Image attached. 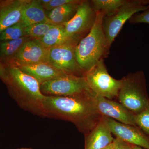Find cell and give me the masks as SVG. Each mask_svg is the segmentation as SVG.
Instances as JSON below:
<instances>
[{"label": "cell", "mask_w": 149, "mask_h": 149, "mask_svg": "<svg viewBox=\"0 0 149 149\" xmlns=\"http://www.w3.org/2000/svg\"><path fill=\"white\" fill-rule=\"evenodd\" d=\"M122 80L118 101L136 115L146 109L149 104L145 73L143 71L129 73Z\"/></svg>", "instance_id": "277c9868"}, {"label": "cell", "mask_w": 149, "mask_h": 149, "mask_svg": "<svg viewBox=\"0 0 149 149\" xmlns=\"http://www.w3.org/2000/svg\"><path fill=\"white\" fill-rule=\"evenodd\" d=\"M39 40L46 47L52 48L65 44H78L81 39L70 37L63 25L55 24L44 37Z\"/></svg>", "instance_id": "e0dca14e"}, {"label": "cell", "mask_w": 149, "mask_h": 149, "mask_svg": "<svg viewBox=\"0 0 149 149\" xmlns=\"http://www.w3.org/2000/svg\"><path fill=\"white\" fill-rule=\"evenodd\" d=\"M94 100L97 109L102 116L111 118L124 124L136 126V115L118 102L105 98L96 94Z\"/></svg>", "instance_id": "7c38bea8"}, {"label": "cell", "mask_w": 149, "mask_h": 149, "mask_svg": "<svg viewBox=\"0 0 149 149\" xmlns=\"http://www.w3.org/2000/svg\"><path fill=\"white\" fill-rule=\"evenodd\" d=\"M29 0H0V34L20 21L22 11Z\"/></svg>", "instance_id": "4fadbf2b"}, {"label": "cell", "mask_w": 149, "mask_h": 149, "mask_svg": "<svg viewBox=\"0 0 149 149\" xmlns=\"http://www.w3.org/2000/svg\"><path fill=\"white\" fill-rule=\"evenodd\" d=\"M128 0H92V8L95 12H102L104 17L113 15Z\"/></svg>", "instance_id": "ffe728a7"}, {"label": "cell", "mask_w": 149, "mask_h": 149, "mask_svg": "<svg viewBox=\"0 0 149 149\" xmlns=\"http://www.w3.org/2000/svg\"><path fill=\"white\" fill-rule=\"evenodd\" d=\"M0 79L5 84L8 85L10 82L9 74L5 65L0 60Z\"/></svg>", "instance_id": "484cf974"}, {"label": "cell", "mask_w": 149, "mask_h": 149, "mask_svg": "<svg viewBox=\"0 0 149 149\" xmlns=\"http://www.w3.org/2000/svg\"><path fill=\"white\" fill-rule=\"evenodd\" d=\"M136 126L149 138V104L146 109L135 117Z\"/></svg>", "instance_id": "603a6c76"}, {"label": "cell", "mask_w": 149, "mask_h": 149, "mask_svg": "<svg viewBox=\"0 0 149 149\" xmlns=\"http://www.w3.org/2000/svg\"><path fill=\"white\" fill-rule=\"evenodd\" d=\"M149 4V0H129L113 15L104 17L103 27L109 47L125 22L137 13L145 10Z\"/></svg>", "instance_id": "52a82bcc"}, {"label": "cell", "mask_w": 149, "mask_h": 149, "mask_svg": "<svg viewBox=\"0 0 149 149\" xmlns=\"http://www.w3.org/2000/svg\"><path fill=\"white\" fill-rule=\"evenodd\" d=\"M75 0H51L47 4L42 6L45 10L51 11L60 6L73 2Z\"/></svg>", "instance_id": "d4e9b609"}, {"label": "cell", "mask_w": 149, "mask_h": 149, "mask_svg": "<svg viewBox=\"0 0 149 149\" xmlns=\"http://www.w3.org/2000/svg\"><path fill=\"white\" fill-rule=\"evenodd\" d=\"M113 149H133L131 144L120 140V139L114 138L113 141Z\"/></svg>", "instance_id": "4316f807"}, {"label": "cell", "mask_w": 149, "mask_h": 149, "mask_svg": "<svg viewBox=\"0 0 149 149\" xmlns=\"http://www.w3.org/2000/svg\"><path fill=\"white\" fill-rule=\"evenodd\" d=\"M132 24L147 23L149 24V4L145 10L141 13L136 14L129 20Z\"/></svg>", "instance_id": "cb8c5ba5"}, {"label": "cell", "mask_w": 149, "mask_h": 149, "mask_svg": "<svg viewBox=\"0 0 149 149\" xmlns=\"http://www.w3.org/2000/svg\"><path fill=\"white\" fill-rule=\"evenodd\" d=\"M108 125L101 120L91 132L85 136V149H104L113 142V138Z\"/></svg>", "instance_id": "5bb4252c"}, {"label": "cell", "mask_w": 149, "mask_h": 149, "mask_svg": "<svg viewBox=\"0 0 149 149\" xmlns=\"http://www.w3.org/2000/svg\"><path fill=\"white\" fill-rule=\"evenodd\" d=\"M25 27L21 21L8 27L0 34V42L4 41L18 40L27 36L25 34Z\"/></svg>", "instance_id": "7402d4cb"}, {"label": "cell", "mask_w": 149, "mask_h": 149, "mask_svg": "<svg viewBox=\"0 0 149 149\" xmlns=\"http://www.w3.org/2000/svg\"><path fill=\"white\" fill-rule=\"evenodd\" d=\"M15 149H33L30 148H26V147H23V148H19Z\"/></svg>", "instance_id": "f546056e"}, {"label": "cell", "mask_w": 149, "mask_h": 149, "mask_svg": "<svg viewBox=\"0 0 149 149\" xmlns=\"http://www.w3.org/2000/svg\"><path fill=\"white\" fill-rule=\"evenodd\" d=\"M20 21L26 28L33 24L49 20L39 0H29L23 9Z\"/></svg>", "instance_id": "2e32d148"}, {"label": "cell", "mask_w": 149, "mask_h": 149, "mask_svg": "<svg viewBox=\"0 0 149 149\" xmlns=\"http://www.w3.org/2000/svg\"><path fill=\"white\" fill-rule=\"evenodd\" d=\"M8 63L14 65L22 72L34 77L40 85L47 81L68 74L56 68L50 63L23 65Z\"/></svg>", "instance_id": "9a60e30c"}, {"label": "cell", "mask_w": 149, "mask_h": 149, "mask_svg": "<svg viewBox=\"0 0 149 149\" xmlns=\"http://www.w3.org/2000/svg\"><path fill=\"white\" fill-rule=\"evenodd\" d=\"M4 63L10 77L6 85L10 95L22 109L44 117L43 103L46 96L41 92L40 83L12 63Z\"/></svg>", "instance_id": "7a4b0ae2"}, {"label": "cell", "mask_w": 149, "mask_h": 149, "mask_svg": "<svg viewBox=\"0 0 149 149\" xmlns=\"http://www.w3.org/2000/svg\"><path fill=\"white\" fill-rule=\"evenodd\" d=\"M40 90L46 96L73 97L93 93L85 77L66 74L40 85Z\"/></svg>", "instance_id": "8992f818"}, {"label": "cell", "mask_w": 149, "mask_h": 149, "mask_svg": "<svg viewBox=\"0 0 149 149\" xmlns=\"http://www.w3.org/2000/svg\"><path fill=\"white\" fill-rule=\"evenodd\" d=\"M82 1L75 0L73 2L60 6L49 11L47 15L49 20L57 25H63L74 16Z\"/></svg>", "instance_id": "ac0fdd59"}, {"label": "cell", "mask_w": 149, "mask_h": 149, "mask_svg": "<svg viewBox=\"0 0 149 149\" xmlns=\"http://www.w3.org/2000/svg\"><path fill=\"white\" fill-rule=\"evenodd\" d=\"M77 44L70 43L51 48L50 64L67 74L85 77L86 72L78 63L75 56Z\"/></svg>", "instance_id": "ba28073f"}, {"label": "cell", "mask_w": 149, "mask_h": 149, "mask_svg": "<svg viewBox=\"0 0 149 149\" xmlns=\"http://www.w3.org/2000/svg\"><path fill=\"white\" fill-rule=\"evenodd\" d=\"M31 39L27 36L18 40L0 42V60L3 63L10 60L15 55L24 43Z\"/></svg>", "instance_id": "d6986e66"}, {"label": "cell", "mask_w": 149, "mask_h": 149, "mask_svg": "<svg viewBox=\"0 0 149 149\" xmlns=\"http://www.w3.org/2000/svg\"><path fill=\"white\" fill-rule=\"evenodd\" d=\"M95 95L93 93L73 97L46 96L43 103L44 117L71 122L86 135L103 118L96 106Z\"/></svg>", "instance_id": "6da1fadb"}, {"label": "cell", "mask_w": 149, "mask_h": 149, "mask_svg": "<svg viewBox=\"0 0 149 149\" xmlns=\"http://www.w3.org/2000/svg\"><path fill=\"white\" fill-rule=\"evenodd\" d=\"M50 48L43 45L39 40L31 38L24 43L16 54L6 62L23 65L49 63Z\"/></svg>", "instance_id": "30bf717a"}, {"label": "cell", "mask_w": 149, "mask_h": 149, "mask_svg": "<svg viewBox=\"0 0 149 149\" xmlns=\"http://www.w3.org/2000/svg\"><path fill=\"white\" fill-rule=\"evenodd\" d=\"M132 149H146L141 148V147L137 146H134V145H131Z\"/></svg>", "instance_id": "83f0119b"}, {"label": "cell", "mask_w": 149, "mask_h": 149, "mask_svg": "<svg viewBox=\"0 0 149 149\" xmlns=\"http://www.w3.org/2000/svg\"><path fill=\"white\" fill-rule=\"evenodd\" d=\"M103 117L116 138L131 145L149 149V138L137 126L124 124L106 116Z\"/></svg>", "instance_id": "8fae6325"}, {"label": "cell", "mask_w": 149, "mask_h": 149, "mask_svg": "<svg viewBox=\"0 0 149 149\" xmlns=\"http://www.w3.org/2000/svg\"><path fill=\"white\" fill-rule=\"evenodd\" d=\"M96 17V13L92 8L91 1H82L74 16L63 25L68 36L81 40L90 32Z\"/></svg>", "instance_id": "9c48e42d"}, {"label": "cell", "mask_w": 149, "mask_h": 149, "mask_svg": "<svg viewBox=\"0 0 149 149\" xmlns=\"http://www.w3.org/2000/svg\"><path fill=\"white\" fill-rule=\"evenodd\" d=\"M54 25L50 21L41 22L26 27L24 31L27 37L32 39L40 40L44 37Z\"/></svg>", "instance_id": "44dd1931"}, {"label": "cell", "mask_w": 149, "mask_h": 149, "mask_svg": "<svg viewBox=\"0 0 149 149\" xmlns=\"http://www.w3.org/2000/svg\"><path fill=\"white\" fill-rule=\"evenodd\" d=\"M85 77L91 91L97 95L109 100L117 99L122 79L116 80L110 75L103 58L86 72Z\"/></svg>", "instance_id": "5b68a950"}, {"label": "cell", "mask_w": 149, "mask_h": 149, "mask_svg": "<svg viewBox=\"0 0 149 149\" xmlns=\"http://www.w3.org/2000/svg\"><path fill=\"white\" fill-rule=\"evenodd\" d=\"M104 17L103 13L96 12L95 20L93 27L75 48L77 62L86 72L109 53L110 48L103 27Z\"/></svg>", "instance_id": "3957f363"}, {"label": "cell", "mask_w": 149, "mask_h": 149, "mask_svg": "<svg viewBox=\"0 0 149 149\" xmlns=\"http://www.w3.org/2000/svg\"><path fill=\"white\" fill-rule=\"evenodd\" d=\"M113 142L111 144L104 149H113Z\"/></svg>", "instance_id": "f1b7e54d"}]
</instances>
